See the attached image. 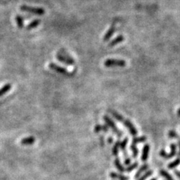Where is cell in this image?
Wrapping results in <instances>:
<instances>
[{
  "label": "cell",
  "instance_id": "25",
  "mask_svg": "<svg viewBox=\"0 0 180 180\" xmlns=\"http://www.w3.org/2000/svg\"><path fill=\"white\" fill-rule=\"evenodd\" d=\"M119 146H120V141L118 140V141H116V143H114V145H113V150H112L113 155H115V156H116V155H118V153H119Z\"/></svg>",
  "mask_w": 180,
  "mask_h": 180
},
{
  "label": "cell",
  "instance_id": "11",
  "mask_svg": "<svg viewBox=\"0 0 180 180\" xmlns=\"http://www.w3.org/2000/svg\"><path fill=\"white\" fill-rule=\"evenodd\" d=\"M35 142V138L34 137H32V136H31V137H28L22 139L20 141V143L22 145H23V146H29V145H32Z\"/></svg>",
  "mask_w": 180,
  "mask_h": 180
},
{
  "label": "cell",
  "instance_id": "1",
  "mask_svg": "<svg viewBox=\"0 0 180 180\" xmlns=\"http://www.w3.org/2000/svg\"><path fill=\"white\" fill-rule=\"evenodd\" d=\"M56 58L59 61L62 62V63H65L66 65H69V66H72L75 65V60L72 57H71L69 55L68 53H66L65 50H61L60 53H58L56 54Z\"/></svg>",
  "mask_w": 180,
  "mask_h": 180
},
{
  "label": "cell",
  "instance_id": "6",
  "mask_svg": "<svg viewBox=\"0 0 180 180\" xmlns=\"http://www.w3.org/2000/svg\"><path fill=\"white\" fill-rule=\"evenodd\" d=\"M49 68L50 69H52V70L56 72L57 73H59V74H61V75H66V76H72V75H73L74 74H75V73H71V72H69V71L66 70V69H64V68L61 67V66H59L58 65L55 64V63H50Z\"/></svg>",
  "mask_w": 180,
  "mask_h": 180
},
{
  "label": "cell",
  "instance_id": "16",
  "mask_svg": "<svg viewBox=\"0 0 180 180\" xmlns=\"http://www.w3.org/2000/svg\"><path fill=\"white\" fill-rule=\"evenodd\" d=\"M94 131L95 133H98L100 131H104V132H107L109 131V127L107 125H95Z\"/></svg>",
  "mask_w": 180,
  "mask_h": 180
},
{
  "label": "cell",
  "instance_id": "29",
  "mask_svg": "<svg viewBox=\"0 0 180 180\" xmlns=\"http://www.w3.org/2000/svg\"><path fill=\"white\" fill-rule=\"evenodd\" d=\"M131 158H129V157H127V158H125V160H124V164L126 166H129L130 164H131Z\"/></svg>",
  "mask_w": 180,
  "mask_h": 180
},
{
  "label": "cell",
  "instance_id": "12",
  "mask_svg": "<svg viewBox=\"0 0 180 180\" xmlns=\"http://www.w3.org/2000/svg\"><path fill=\"white\" fill-rule=\"evenodd\" d=\"M123 41H124V37L122 35H118L116 38L112 40L111 42H110V44H108V46L110 47L113 46H116V45L119 44H120L121 42H122Z\"/></svg>",
  "mask_w": 180,
  "mask_h": 180
},
{
  "label": "cell",
  "instance_id": "3",
  "mask_svg": "<svg viewBox=\"0 0 180 180\" xmlns=\"http://www.w3.org/2000/svg\"><path fill=\"white\" fill-rule=\"evenodd\" d=\"M104 65L107 68L111 67H124L126 65L124 60L122 59H106L104 63Z\"/></svg>",
  "mask_w": 180,
  "mask_h": 180
},
{
  "label": "cell",
  "instance_id": "27",
  "mask_svg": "<svg viewBox=\"0 0 180 180\" xmlns=\"http://www.w3.org/2000/svg\"><path fill=\"white\" fill-rule=\"evenodd\" d=\"M152 173H153V171H152V170H149V171L146 172V173H145L141 177L139 178L138 180H146L147 178H149V176H152Z\"/></svg>",
  "mask_w": 180,
  "mask_h": 180
},
{
  "label": "cell",
  "instance_id": "10",
  "mask_svg": "<svg viewBox=\"0 0 180 180\" xmlns=\"http://www.w3.org/2000/svg\"><path fill=\"white\" fill-rule=\"evenodd\" d=\"M128 138L126 137L122 142H120V146H119V148L121 149L122 152H123V155L125 158H127V157L128 156V153H127L126 152V147H127V144H128Z\"/></svg>",
  "mask_w": 180,
  "mask_h": 180
},
{
  "label": "cell",
  "instance_id": "4",
  "mask_svg": "<svg viewBox=\"0 0 180 180\" xmlns=\"http://www.w3.org/2000/svg\"><path fill=\"white\" fill-rule=\"evenodd\" d=\"M170 150L171 151H170V153H167L164 149H162L159 153L160 156L165 158V159H170V158H173L177 153V148H176V145L175 143H173L170 144Z\"/></svg>",
  "mask_w": 180,
  "mask_h": 180
},
{
  "label": "cell",
  "instance_id": "17",
  "mask_svg": "<svg viewBox=\"0 0 180 180\" xmlns=\"http://www.w3.org/2000/svg\"><path fill=\"white\" fill-rule=\"evenodd\" d=\"M146 137L145 136H141V137H134L132 140V144L137 145V143H144V142L146 141Z\"/></svg>",
  "mask_w": 180,
  "mask_h": 180
},
{
  "label": "cell",
  "instance_id": "30",
  "mask_svg": "<svg viewBox=\"0 0 180 180\" xmlns=\"http://www.w3.org/2000/svg\"><path fill=\"white\" fill-rule=\"evenodd\" d=\"M176 140H177L178 146H179V153H178V156H179V158H180V137H179V136H178V137H176Z\"/></svg>",
  "mask_w": 180,
  "mask_h": 180
},
{
  "label": "cell",
  "instance_id": "19",
  "mask_svg": "<svg viewBox=\"0 0 180 180\" xmlns=\"http://www.w3.org/2000/svg\"><path fill=\"white\" fill-rule=\"evenodd\" d=\"M114 164H115V166H116V168H117V170H119V171L120 172V173H123V172H125V169L124 168V167H123V166H122V164H121L120 160H119V158H116V159H115Z\"/></svg>",
  "mask_w": 180,
  "mask_h": 180
},
{
  "label": "cell",
  "instance_id": "15",
  "mask_svg": "<svg viewBox=\"0 0 180 180\" xmlns=\"http://www.w3.org/2000/svg\"><path fill=\"white\" fill-rule=\"evenodd\" d=\"M148 168H149V165H148L147 164H144L143 165H142L141 167L138 169V170L137 171V173H136L135 176H134V178H135L136 179H138L139 176H140L142 173H144L146 170H147Z\"/></svg>",
  "mask_w": 180,
  "mask_h": 180
},
{
  "label": "cell",
  "instance_id": "22",
  "mask_svg": "<svg viewBox=\"0 0 180 180\" xmlns=\"http://www.w3.org/2000/svg\"><path fill=\"white\" fill-rule=\"evenodd\" d=\"M130 149H131V152H132V155H133V158H136L137 156H138V154H139V150H138V148L137 147V146L134 144H132L131 143V146H130Z\"/></svg>",
  "mask_w": 180,
  "mask_h": 180
},
{
  "label": "cell",
  "instance_id": "24",
  "mask_svg": "<svg viewBox=\"0 0 180 180\" xmlns=\"http://www.w3.org/2000/svg\"><path fill=\"white\" fill-rule=\"evenodd\" d=\"M180 164V158H176V160H174L173 161H172V162H170V164L167 165V167H168V169H170V170H172V169L175 168V167H176L177 166H179Z\"/></svg>",
  "mask_w": 180,
  "mask_h": 180
},
{
  "label": "cell",
  "instance_id": "2",
  "mask_svg": "<svg viewBox=\"0 0 180 180\" xmlns=\"http://www.w3.org/2000/svg\"><path fill=\"white\" fill-rule=\"evenodd\" d=\"M104 120L106 122V125L109 127V128H111L112 131L116 134L118 137H122L123 135V133L122 131H120L119 129H118V128L116 127L115 122L112 120L111 118L109 117L108 116H104Z\"/></svg>",
  "mask_w": 180,
  "mask_h": 180
},
{
  "label": "cell",
  "instance_id": "5",
  "mask_svg": "<svg viewBox=\"0 0 180 180\" xmlns=\"http://www.w3.org/2000/svg\"><path fill=\"white\" fill-rule=\"evenodd\" d=\"M20 9L22 11H23L29 12V13L36 15H43L45 13L44 9L41 8H33L27 5H21Z\"/></svg>",
  "mask_w": 180,
  "mask_h": 180
},
{
  "label": "cell",
  "instance_id": "8",
  "mask_svg": "<svg viewBox=\"0 0 180 180\" xmlns=\"http://www.w3.org/2000/svg\"><path fill=\"white\" fill-rule=\"evenodd\" d=\"M116 32V23H113V24L111 25V26L109 28V29L107 30V32H106V34L104 35V41H107L108 40H110V38L113 36V35Z\"/></svg>",
  "mask_w": 180,
  "mask_h": 180
},
{
  "label": "cell",
  "instance_id": "31",
  "mask_svg": "<svg viewBox=\"0 0 180 180\" xmlns=\"http://www.w3.org/2000/svg\"><path fill=\"white\" fill-rule=\"evenodd\" d=\"M100 141H101V146H103V145H104V137H103L102 136L100 137Z\"/></svg>",
  "mask_w": 180,
  "mask_h": 180
},
{
  "label": "cell",
  "instance_id": "28",
  "mask_svg": "<svg viewBox=\"0 0 180 180\" xmlns=\"http://www.w3.org/2000/svg\"><path fill=\"white\" fill-rule=\"evenodd\" d=\"M168 135H169V137H170V138L176 139V137H177L178 136H179V134H178L177 133H176L175 131H173V130H171V131H169Z\"/></svg>",
  "mask_w": 180,
  "mask_h": 180
},
{
  "label": "cell",
  "instance_id": "33",
  "mask_svg": "<svg viewBox=\"0 0 180 180\" xmlns=\"http://www.w3.org/2000/svg\"><path fill=\"white\" fill-rule=\"evenodd\" d=\"M107 141H108V143H112L113 142V138H112L111 137H110L108 138V140H107Z\"/></svg>",
  "mask_w": 180,
  "mask_h": 180
},
{
  "label": "cell",
  "instance_id": "14",
  "mask_svg": "<svg viewBox=\"0 0 180 180\" xmlns=\"http://www.w3.org/2000/svg\"><path fill=\"white\" fill-rule=\"evenodd\" d=\"M110 176L113 179H119V180H129V177L128 176H123L122 174H119V173H116L115 172H112L110 173Z\"/></svg>",
  "mask_w": 180,
  "mask_h": 180
},
{
  "label": "cell",
  "instance_id": "23",
  "mask_svg": "<svg viewBox=\"0 0 180 180\" xmlns=\"http://www.w3.org/2000/svg\"><path fill=\"white\" fill-rule=\"evenodd\" d=\"M11 88V85L10 84H5L2 88L0 89V97L2 96L3 95H5V93H7L8 92H9V90Z\"/></svg>",
  "mask_w": 180,
  "mask_h": 180
},
{
  "label": "cell",
  "instance_id": "26",
  "mask_svg": "<svg viewBox=\"0 0 180 180\" xmlns=\"http://www.w3.org/2000/svg\"><path fill=\"white\" fill-rule=\"evenodd\" d=\"M137 167H138V162L135 161V162L133 163L132 164H131V165L128 166V167L125 169V171L127 172V173H130V172H132L133 170H134L135 169H137Z\"/></svg>",
  "mask_w": 180,
  "mask_h": 180
},
{
  "label": "cell",
  "instance_id": "32",
  "mask_svg": "<svg viewBox=\"0 0 180 180\" xmlns=\"http://www.w3.org/2000/svg\"><path fill=\"white\" fill-rule=\"evenodd\" d=\"M175 175H176L177 177L180 178V172L178 171V170H176V171H175Z\"/></svg>",
  "mask_w": 180,
  "mask_h": 180
},
{
  "label": "cell",
  "instance_id": "34",
  "mask_svg": "<svg viewBox=\"0 0 180 180\" xmlns=\"http://www.w3.org/2000/svg\"><path fill=\"white\" fill-rule=\"evenodd\" d=\"M177 115L179 116H180V108L179 109V110H178V111H177Z\"/></svg>",
  "mask_w": 180,
  "mask_h": 180
},
{
  "label": "cell",
  "instance_id": "7",
  "mask_svg": "<svg viewBox=\"0 0 180 180\" xmlns=\"http://www.w3.org/2000/svg\"><path fill=\"white\" fill-rule=\"evenodd\" d=\"M123 124L125 126V128H128V131H129L130 134L133 137H136L137 134V130L136 129V128L134 127V125H133L132 122L129 120V119H124L123 121Z\"/></svg>",
  "mask_w": 180,
  "mask_h": 180
},
{
  "label": "cell",
  "instance_id": "20",
  "mask_svg": "<svg viewBox=\"0 0 180 180\" xmlns=\"http://www.w3.org/2000/svg\"><path fill=\"white\" fill-rule=\"evenodd\" d=\"M15 20H16V23H17V25L18 28H20V29L23 28V26H24L23 18L20 15H17L16 17H15Z\"/></svg>",
  "mask_w": 180,
  "mask_h": 180
},
{
  "label": "cell",
  "instance_id": "9",
  "mask_svg": "<svg viewBox=\"0 0 180 180\" xmlns=\"http://www.w3.org/2000/svg\"><path fill=\"white\" fill-rule=\"evenodd\" d=\"M149 150H150V146L148 143L145 144L143 147V150H142V155H141V160L143 161H147L148 158H149Z\"/></svg>",
  "mask_w": 180,
  "mask_h": 180
},
{
  "label": "cell",
  "instance_id": "18",
  "mask_svg": "<svg viewBox=\"0 0 180 180\" xmlns=\"http://www.w3.org/2000/svg\"><path fill=\"white\" fill-rule=\"evenodd\" d=\"M40 23H41L40 20L38 19L34 20L32 21L31 23H29V24L27 26L26 29H35L36 28V27L40 25Z\"/></svg>",
  "mask_w": 180,
  "mask_h": 180
},
{
  "label": "cell",
  "instance_id": "13",
  "mask_svg": "<svg viewBox=\"0 0 180 180\" xmlns=\"http://www.w3.org/2000/svg\"><path fill=\"white\" fill-rule=\"evenodd\" d=\"M109 113H110V114L112 115V116H113L115 119H116L118 122H123L124 121L123 116H122L121 114H119V113H117V112L115 111V110H109Z\"/></svg>",
  "mask_w": 180,
  "mask_h": 180
},
{
  "label": "cell",
  "instance_id": "21",
  "mask_svg": "<svg viewBox=\"0 0 180 180\" xmlns=\"http://www.w3.org/2000/svg\"><path fill=\"white\" fill-rule=\"evenodd\" d=\"M159 174H160V176H163V177L165 178L166 180H174V179L172 177L171 175H170L168 172H167L166 170H160Z\"/></svg>",
  "mask_w": 180,
  "mask_h": 180
},
{
  "label": "cell",
  "instance_id": "35",
  "mask_svg": "<svg viewBox=\"0 0 180 180\" xmlns=\"http://www.w3.org/2000/svg\"><path fill=\"white\" fill-rule=\"evenodd\" d=\"M150 180H158V178H152V179H151Z\"/></svg>",
  "mask_w": 180,
  "mask_h": 180
}]
</instances>
